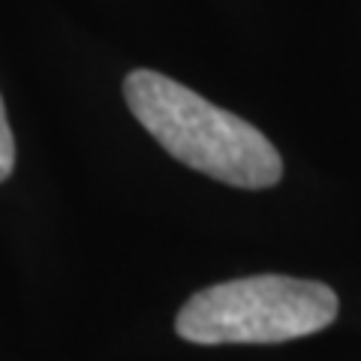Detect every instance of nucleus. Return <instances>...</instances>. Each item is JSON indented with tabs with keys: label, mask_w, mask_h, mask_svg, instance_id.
<instances>
[{
	"label": "nucleus",
	"mask_w": 361,
	"mask_h": 361,
	"mask_svg": "<svg viewBox=\"0 0 361 361\" xmlns=\"http://www.w3.org/2000/svg\"><path fill=\"white\" fill-rule=\"evenodd\" d=\"M341 301L325 283L256 274L196 292L175 319L190 343H283L316 334L337 319Z\"/></svg>",
	"instance_id": "obj_2"
},
{
	"label": "nucleus",
	"mask_w": 361,
	"mask_h": 361,
	"mask_svg": "<svg viewBox=\"0 0 361 361\" xmlns=\"http://www.w3.org/2000/svg\"><path fill=\"white\" fill-rule=\"evenodd\" d=\"M123 97L135 121L196 172L229 187L265 190L283 175V160L253 123L208 103L196 90L154 70H133Z\"/></svg>",
	"instance_id": "obj_1"
},
{
	"label": "nucleus",
	"mask_w": 361,
	"mask_h": 361,
	"mask_svg": "<svg viewBox=\"0 0 361 361\" xmlns=\"http://www.w3.org/2000/svg\"><path fill=\"white\" fill-rule=\"evenodd\" d=\"M13 166H16V139H13V130H9V121H6L4 97H0V180H6L13 175Z\"/></svg>",
	"instance_id": "obj_3"
}]
</instances>
